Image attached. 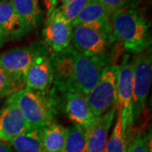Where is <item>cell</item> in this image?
<instances>
[{
	"label": "cell",
	"mask_w": 152,
	"mask_h": 152,
	"mask_svg": "<svg viewBox=\"0 0 152 152\" xmlns=\"http://www.w3.org/2000/svg\"><path fill=\"white\" fill-rule=\"evenodd\" d=\"M118 74V65L108 63L97 84L86 96L87 103L96 118L116 106Z\"/></svg>",
	"instance_id": "4"
},
{
	"label": "cell",
	"mask_w": 152,
	"mask_h": 152,
	"mask_svg": "<svg viewBox=\"0 0 152 152\" xmlns=\"http://www.w3.org/2000/svg\"><path fill=\"white\" fill-rule=\"evenodd\" d=\"M48 50L34 59L25 76V86L37 91H48L53 84V70Z\"/></svg>",
	"instance_id": "12"
},
{
	"label": "cell",
	"mask_w": 152,
	"mask_h": 152,
	"mask_svg": "<svg viewBox=\"0 0 152 152\" xmlns=\"http://www.w3.org/2000/svg\"><path fill=\"white\" fill-rule=\"evenodd\" d=\"M14 8L21 18L25 25L31 31L41 25L42 20V10L39 0H10Z\"/></svg>",
	"instance_id": "16"
},
{
	"label": "cell",
	"mask_w": 152,
	"mask_h": 152,
	"mask_svg": "<svg viewBox=\"0 0 152 152\" xmlns=\"http://www.w3.org/2000/svg\"><path fill=\"white\" fill-rule=\"evenodd\" d=\"M6 102L15 104L33 128H44L53 123L57 111L53 94L25 86L9 96Z\"/></svg>",
	"instance_id": "3"
},
{
	"label": "cell",
	"mask_w": 152,
	"mask_h": 152,
	"mask_svg": "<svg viewBox=\"0 0 152 152\" xmlns=\"http://www.w3.org/2000/svg\"><path fill=\"white\" fill-rule=\"evenodd\" d=\"M43 128H33L10 142L15 152H42Z\"/></svg>",
	"instance_id": "17"
},
{
	"label": "cell",
	"mask_w": 152,
	"mask_h": 152,
	"mask_svg": "<svg viewBox=\"0 0 152 152\" xmlns=\"http://www.w3.org/2000/svg\"><path fill=\"white\" fill-rule=\"evenodd\" d=\"M5 1H8V0H0V3H2V2H5Z\"/></svg>",
	"instance_id": "30"
},
{
	"label": "cell",
	"mask_w": 152,
	"mask_h": 152,
	"mask_svg": "<svg viewBox=\"0 0 152 152\" xmlns=\"http://www.w3.org/2000/svg\"><path fill=\"white\" fill-rule=\"evenodd\" d=\"M67 128L52 123L43 128L42 152H64Z\"/></svg>",
	"instance_id": "18"
},
{
	"label": "cell",
	"mask_w": 152,
	"mask_h": 152,
	"mask_svg": "<svg viewBox=\"0 0 152 152\" xmlns=\"http://www.w3.org/2000/svg\"><path fill=\"white\" fill-rule=\"evenodd\" d=\"M150 136L145 131H140L131 137L127 152H151Z\"/></svg>",
	"instance_id": "22"
},
{
	"label": "cell",
	"mask_w": 152,
	"mask_h": 152,
	"mask_svg": "<svg viewBox=\"0 0 152 152\" xmlns=\"http://www.w3.org/2000/svg\"><path fill=\"white\" fill-rule=\"evenodd\" d=\"M73 26L62 15L59 8H56L48 15L42 30L44 42L47 48L58 53L71 44Z\"/></svg>",
	"instance_id": "9"
},
{
	"label": "cell",
	"mask_w": 152,
	"mask_h": 152,
	"mask_svg": "<svg viewBox=\"0 0 152 152\" xmlns=\"http://www.w3.org/2000/svg\"><path fill=\"white\" fill-rule=\"evenodd\" d=\"M134 63V124L144 113L152 80V56L151 48L135 54Z\"/></svg>",
	"instance_id": "6"
},
{
	"label": "cell",
	"mask_w": 152,
	"mask_h": 152,
	"mask_svg": "<svg viewBox=\"0 0 152 152\" xmlns=\"http://www.w3.org/2000/svg\"><path fill=\"white\" fill-rule=\"evenodd\" d=\"M133 96H134L133 58L131 55L125 54L122 60V64L118 65L116 108L121 111L123 126L130 134L132 127L134 125Z\"/></svg>",
	"instance_id": "5"
},
{
	"label": "cell",
	"mask_w": 152,
	"mask_h": 152,
	"mask_svg": "<svg viewBox=\"0 0 152 152\" xmlns=\"http://www.w3.org/2000/svg\"><path fill=\"white\" fill-rule=\"evenodd\" d=\"M33 129L20 109L12 102H6L0 111V142L10 143L14 139Z\"/></svg>",
	"instance_id": "11"
},
{
	"label": "cell",
	"mask_w": 152,
	"mask_h": 152,
	"mask_svg": "<svg viewBox=\"0 0 152 152\" xmlns=\"http://www.w3.org/2000/svg\"><path fill=\"white\" fill-rule=\"evenodd\" d=\"M48 48L41 44H31L10 49L0 54V67L10 75L25 86V76L34 59Z\"/></svg>",
	"instance_id": "7"
},
{
	"label": "cell",
	"mask_w": 152,
	"mask_h": 152,
	"mask_svg": "<svg viewBox=\"0 0 152 152\" xmlns=\"http://www.w3.org/2000/svg\"><path fill=\"white\" fill-rule=\"evenodd\" d=\"M90 1L91 0H71L69 4L59 7L60 11L66 20L72 24Z\"/></svg>",
	"instance_id": "23"
},
{
	"label": "cell",
	"mask_w": 152,
	"mask_h": 152,
	"mask_svg": "<svg viewBox=\"0 0 152 152\" xmlns=\"http://www.w3.org/2000/svg\"><path fill=\"white\" fill-rule=\"evenodd\" d=\"M71 25L73 27L83 26L91 28L113 37L110 16L97 0H91Z\"/></svg>",
	"instance_id": "13"
},
{
	"label": "cell",
	"mask_w": 152,
	"mask_h": 152,
	"mask_svg": "<svg viewBox=\"0 0 152 152\" xmlns=\"http://www.w3.org/2000/svg\"><path fill=\"white\" fill-rule=\"evenodd\" d=\"M0 152H15L10 144L0 142Z\"/></svg>",
	"instance_id": "27"
},
{
	"label": "cell",
	"mask_w": 152,
	"mask_h": 152,
	"mask_svg": "<svg viewBox=\"0 0 152 152\" xmlns=\"http://www.w3.org/2000/svg\"><path fill=\"white\" fill-rule=\"evenodd\" d=\"M142 0H126V7L128 9L136 10V8L140 4Z\"/></svg>",
	"instance_id": "26"
},
{
	"label": "cell",
	"mask_w": 152,
	"mask_h": 152,
	"mask_svg": "<svg viewBox=\"0 0 152 152\" xmlns=\"http://www.w3.org/2000/svg\"><path fill=\"white\" fill-rule=\"evenodd\" d=\"M116 111L115 106L96 118L92 128L87 132L86 152H104L109 131L116 117Z\"/></svg>",
	"instance_id": "14"
},
{
	"label": "cell",
	"mask_w": 152,
	"mask_h": 152,
	"mask_svg": "<svg viewBox=\"0 0 152 152\" xmlns=\"http://www.w3.org/2000/svg\"><path fill=\"white\" fill-rule=\"evenodd\" d=\"M117 120L113 132L106 144L104 152H127L130 133L125 129L122 124L121 111L117 109Z\"/></svg>",
	"instance_id": "19"
},
{
	"label": "cell",
	"mask_w": 152,
	"mask_h": 152,
	"mask_svg": "<svg viewBox=\"0 0 152 152\" xmlns=\"http://www.w3.org/2000/svg\"><path fill=\"white\" fill-rule=\"evenodd\" d=\"M23 87H25V86L22 83L12 78L0 67V96H10Z\"/></svg>",
	"instance_id": "21"
},
{
	"label": "cell",
	"mask_w": 152,
	"mask_h": 152,
	"mask_svg": "<svg viewBox=\"0 0 152 152\" xmlns=\"http://www.w3.org/2000/svg\"><path fill=\"white\" fill-rule=\"evenodd\" d=\"M62 94V108L74 124L79 125L87 132L96 123V117L87 103L86 96L79 91L69 90Z\"/></svg>",
	"instance_id": "10"
},
{
	"label": "cell",
	"mask_w": 152,
	"mask_h": 152,
	"mask_svg": "<svg viewBox=\"0 0 152 152\" xmlns=\"http://www.w3.org/2000/svg\"><path fill=\"white\" fill-rule=\"evenodd\" d=\"M8 41H9L8 37H7L4 34V32L0 30V48L3 47Z\"/></svg>",
	"instance_id": "28"
},
{
	"label": "cell",
	"mask_w": 152,
	"mask_h": 152,
	"mask_svg": "<svg viewBox=\"0 0 152 152\" xmlns=\"http://www.w3.org/2000/svg\"><path fill=\"white\" fill-rule=\"evenodd\" d=\"M46 9H47V12H48V15H50L54 9L57 8V4L58 3L59 0H43Z\"/></svg>",
	"instance_id": "25"
},
{
	"label": "cell",
	"mask_w": 152,
	"mask_h": 152,
	"mask_svg": "<svg viewBox=\"0 0 152 152\" xmlns=\"http://www.w3.org/2000/svg\"><path fill=\"white\" fill-rule=\"evenodd\" d=\"M111 16L115 12L126 7V0H97Z\"/></svg>",
	"instance_id": "24"
},
{
	"label": "cell",
	"mask_w": 152,
	"mask_h": 152,
	"mask_svg": "<svg viewBox=\"0 0 152 152\" xmlns=\"http://www.w3.org/2000/svg\"><path fill=\"white\" fill-rule=\"evenodd\" d=\"M115 42L106 33L83 26L73 27L71 46L83 54L108 57V49Z\"/></svg>",
	"instance_id": "8"
},
{
	"label": "cell",
	"mask_w": 152,
	"mask_h": 152,
	"mask_svg": "<svg viewBox=\"0 0 152 152\" xmlns=\"http://www.w3.org/2000/svg\"><path fill=\"white\" fill-rule=\"evenodd\" d=\"M114 40L134 54L143 53L151 45L150 23L140 11L124 8L110 16Z\"/></svg>",
	"instance_id": "2"
},
{
	"label": "cell",
	"mask_w": 152,
	"mask_h": 152,
	"mask_svg": "<svg viewBox=\"0 0 152 152\" xmlns=\"http://www.w3.org/2000/svg\"><path fill=\"white\" fill-rule=\"evenodd\" d=\"M0 30L9 40H20L30 32L11 1L0 3Z\"/></svg>",
	"instance_id": "15"
},
{
	"label": "cell",
	"mask_w": 152,
	"mask_h": 152,
	"mask_svg": "<svg viewBox=\"0 0 152 152\" xmlns=\"http://www.w3.org/2000/svg\"><path fill=\"white\" fill-rule=\"evenodd\" d=\"M53 70L54 89L59 92L76 90L86 96L97 84L108 57L83 54L72 46L49 56Z\"/></svg>",
	"instance_id": "1"
},
{
	"label": "cell",
	"mask_w": 152,
	"mask_h": 152,
	"mask_svg": "<svg viewBox=\"0 0 152 152\" xmlns=\"http://www.w3.org/2000/svg\"><path fill=\"white\" fill-rule=\"evenodd\" d=\"M87 131L79 125L67 128L64 152H86Z\"/></svg>",
	"instance_id": "20"
},
{
	"label": "cell",
	"mask_w": 152,
	"mask_h": 152,
	"mask_svg": "<svg viewBox=\"0 0 152 152\" xmlns=\"http://www.w3.org/2000/svg\"><path fill=\"white\" fill-rule=\"evenodd\" d=\"M59 1H61V3H62V5H64V4H69L71 0H59Z\"/></svg>",
	"instance_id": "29"
}]
</instances>
